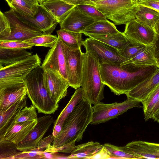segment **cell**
I'll return each mask as SVG.
<instances>
[{
    "instance_id": "cell-5",
    "label": "cell",
    "mask_w": 159,
    "mask_h": 159,
    "mask_svg": "<svg viewBox=\"0 0 159 159\" xmlns=\"http://www.w3.org/2000/svg\"><path fill=\"white\" fill-rule=\"evenodd\" d=\"M94 2L92 6L117 25L135 19L138 9V6L133 0H104Z\"/></svg>"
},
{
    "instance_id": "cell-11",
    "label": "cell",
    "mask_w": 159,
    "mask_h": 159,
    "mask_svg": "<svg viewBox=\"0 0 159 159\" xmlns=\"http://www.w3.org/2000/svg\"><path fill=\"white\" fill-rule=\"evenodd\" d=\"M4 13L10 23L11 34L9 37L3 41H25L34 37L44 34L23 21L13 9L11 8Z\"/></svg>"
},
{
    "instance_id": "cell-26",
    "label": "cell",
    "mask_w": 159,
    "mask_h": 159,
    "mask_svg": "<svg viewBox=\"0 0 159 159\" xmlns=\"http://www.w3.org/2000/svg\"><path fill=\"white\" fill-rule=\"evenodd\" d=\"M26 96L18 100L7 110L0 111V134L7 129L14 117L26 106Z\"/></svg>"
},
{
    "instance_id": "cell-25",
    "label": "cell",
    "mask_w": 159,
    "mask_h": 159,
    "mask_svg": "<svg viewBox=\"0 0 159 159\" xmlns=\"http://www.w3.org/2000/svg\"><path fill=\"white\" fill-rule=\"evenodd\" d=\"M26 49L0 48V67L10 65L32 55Z\"/></svg>"
},
{
    "instance_id": "cell-13",
    "label": "cell",
    "mask_w": 159,
    "mask_h": 159,
    "mask_svg": "<svg viewBox=\"0 0 159 159\" xmlns=\"http://www.w3.org/2000/svg\"><path fill=\"white\" fill-rule=\"evenodd\" d=\"M16 12L23 21L44 34H51L59 23L53 16L40 4L38 6L36 14L33 16L23 15Z\"/></svg>"
},
{
    "instance_id": "cell-14",
    "label": "cell",
    "mask_w": 159,
    "mask_h": 159,
    "mask_svg": "<svg viewBox=\"0 0 159 159\" xmlns=\"http://www.w3.org/2000/svg\"><path fill=\"white\" fill-rule=\"evenodd\" d=\"M66 47L68 83L69 86L76 89L81 87L83 53L81 48L73 49Z\"/></svg>"
},
{
    "instance_id": "cell-48",
    "label": "cell",
    "mask_w": 159,
    "mask_h": 159,
    "mask_svg": "<svg viewBox=\"0 0 159 159\" xmlns=\"http://www.w3.org/2000/svg\"><path fill=\"white\" fill-rule=\"evenodd\" d=\"M152 119L159 123V98L154 108Z\"/></svg>"
},
{
    "instance_id": "cell-43",
    "label": "cell",
    "mask_w": 159,
    "mask_h": 159,
    "mask_svg": "<svg viewBox=\"0 0 159 159\" xmlns=\"http://www.w3.org/2000/svg\"><path fill=\"white\" fill-rule=\"evenodd\" d=\"M137 6H143L159 12V0H133Z\"/></svg>"
},
{
    "instance_id": "cell-31",
    "label": "cell",
    "mask_w": 159,
    "mask_h": 159,
    "mask_svg": "<svg viewBox=\"0 0 159 159\" xmlns=\"http://www.w3.org/2000/svg\"><path fill=\"white\" fill-rule=\"evenodd\" d=\"M159 98V84L141 103H142L144 119L147 121L152 119L154 108Z\"/></svg>"
},
{
    "instance_id": "cell-38",
    "label": "cell",
    "mask_w": 159,
    "mask_h": 159,
    "mask_svg": "<svg viewBox=\"0 0 159 159\" xmlns=\"http://www.w3.org/2000/svg\"><path fill=\"white\" fill-rule=\"evenodd\" d=\"M11 28L9 21L5 15L0 11V41H3L10 37Z\"/></svg>"
},
{
    "instance_id": "cell-1",
    "label": "cell",
    "mask_w": 159,
    "mask_h": 159,
    "mask_svg": "<svg viewBox=\"0 0 159 159\" xmlns=\"http://www.w3.org/2000/svg\"><path fill=\"white\" fill-rule=\"evenodd\" d=\"M158 68L155 66L134 70L120 65L99 64L102 81L116 95L127 94L140 83L151 76Z\"/></svg>"
},
{
    "instance_id": "cell-39",
    "label": "cell",
    "mask_w": 159,
    "mask_h": 159,
    "mask_svg": "<svg viewBox=\"0 0 159 159\" xmlns=\"http://www.w3.org/2000/svg\"><path fill=\"white\" fill-rule=\"evenodd\" d=\"M14 159H45V157L43 152L39 151L36 148L31 150L18 152L14 157Z\"/></svg>"
},
{
    "instance_id": "cell-54",
    "label": "cell",
    "mask_w": 159,
    "mask_h": 159,
    "mask_svg": "<svg viewBox=\"0 0 159 159\" xmlns=\"http://www.w3.org/2000/svg\"><path fill=\"white\" fill-rule=\"evenodd\" d=\"M44 0H43V1H44Z\"/></svg>"
},
{
    "instance_id": "cell-51",
    "label": "cell",
    "mask_w": 159,
    "mask_h": 159,
    "mask_svg": "<svg viewBox=\"0 0 159 159\" xmlns=\"http://www.w3.org/2000/svg\"><path fill=\"white\" fill-rule=\"evenodd\" d=\"M92 2H96L98 1H102L104 0H90Z\"/></svg>"
},
{
    "instance_id": "cell-3",
    "label": "cell",
    "mask_w": 159,
    "mask_h": 159,
    "mask_svg": "<svg viewBox=\"0 0 159 159\" xmlns=\"http://www.w3.org/2000/svg\"><path fill=\"white\" fill-rule=\"evenodd\" d=\"M81 87L83 99L91 104H95L104 98L105 84L102 81L99 63L88 52L83 53Z\"/></svg>"
},
{
    "instance_id": "cell-36",
    "label": "cell",
    "mask_w": 159,
    "mask_h": 159,
    "mask_svg": "<svg viewBox=\"0 0 159 159\" xmlns=\"http://www.w3.org/2000/svg\"><path fill=\"white\" fill-rule=\"evenodd\" d=\"M13 143L5 140H0V159H14L18 152Z\"/></svg>"
},
{
    "instance_id": "cell-41",
    "label": "cell",
    "mask_w": 159,
    "mask_h": 159,
    "mask_svg": "<svg viewBox=\"0 0 159 159\" xmlns=\"http://www.w3.org/2000/svg\"><path fill=\"white\" fill-rule=\"evenodd\" d=\"M75 141L68 143L61 146L53 147L50 144L49 146L43 151L47 152H58L65 153H71L75 148Z\"/></svg>"
},
{
    "instance_id": "cell-50",
    "label": "cell",
    "mask_w": 159,
    "mask_h": 159,
    "mask_svg": "<svg viewBox=\"0 0 159 159\" xmlns=\"http://www.w3.org/2000/svg\"><path fill=\"white\" fill-rule=\"evenodd\" d=\"M154 31L157 35L159 36V20L155 24Z\"/></svg>"
},
{
    "instance_id": "cell-24",
    "label": "cell",
    "mask_w": 159,
    "mask_h": 159,
    "mask_svg": "<svg viewBox=\"0 0 159 159\" xmlns=\"http://www.w3.org/2000/svg\"><path fill=\"white\" fill-rule=\"evenodd\" d=\"M103 144L92 141L75 146V148L67 159H89L91 158L99 151Z\"/></svg>"
},
{
    "instance_id": "cell-53",
    "label": "cell",
    "mask_w": 159,
    "mask_h": 159,
    "mask_svg": "<svg viewBox=\"0 0 159 159\" xmlns=\"http://www.w3.org/2000/svg\"><path fill=\"white\" fill-rule=\"evenodd\" d=\"M39 3L40 4L41 2L43 1V0H37Z\"/></svg>"
},
{
    "instance_id": "cell-18",
    "label": "cell",
    "mask_w": 159,
    "mask_h": 159,
    "mask_svg": "<svg viewBox=\"0 0 159 159\" xmlns=\"http://www.w3.org/2000/svg\"><path fill=\"white\" fill-rule=\"evenodd\" d=\"M157 64L154 45L145 47L134 57L121 63L120 65L122 68L134 70L151 66H157Z\"/></svg>"
},
{
    "instance_id": "cell-22",
    "label": "cell",
    "mask_w": 159,
    "mask_h": 159,
    "mask_svg": "<svg viewBox=\"0 0 159 159\" xmlns=\"http://www.w3.org/2000/svg\"><path fill=\"white\" fill-rule=\"evenodd\" d=\"M40 4L51 14L59 24L76 6L62 0H44Z\"/></svg>"
},
{
    "instance_id": "cell-40",
    "label": "cell",
    "mask_w": 159,
    "mask_h": 159,
    "mask_svg": "<svg viewBox=\"0 0 159 159\" xmlns=\"http://www.w3.org/2000/svg\"><path fill=\"white\" fill-rule=\"evenodd\" d=\"M34 45L29 43L18 41H0V48L16 49H30Z\"/></svg>"
},
{
    "instance_id": "cell-16",
    "label": "cell",
    "mask_w": 159,
    "mask_h": 159,
    "mask_svg": "<svg viewBox=\"0 0 159 159\" xmlns=\"http://www.w3.org/2000/svg\"><path fill=\"white\" fill-rule=\"evenodd\" d=\"M27 95L25 82L0 85V111L7 110Z\"/></svg>"
},
{
    "instance_id": "cell-23",
    "label": "cell",
    "mask_w": 159,
    "mask_h": 159,
    "mask_svg": "<svg viewBox=\"0 0 159 159\" xmlns=\"http://www.w3.org/2000/svg\"><path fill=\"white\" fill-rule=\"evenodd\" d=\"M85 36L101 41L111 46L121 52L130 42L123 32L113 34H85Z\"/></svg>"
},
{
    "instance_id": "cell-42",
    "label": "cell",
    "mask_w": 159,
    "mask_h": 159,
    "mask_svg": "<svg viewBox=\"0 0 159 159\" xmlns=\"http://www.w3.org/2000/svg\"><path fill=\"white\" fill-rule=\"evenodd\" d=\"M145 47L143 45H134L130 43L121 53L127 61L134 57Z\"/></svg>"
},
{
    "instance_id": "cell-44",
    "label": "cell",
    "mask_w": 159,
    "mask_h": 159,
    "mask_svg": "<svg viewBox=\"0 0 159 159\" xmlns=\"http://www.w3.org/2000/svg\"><path fill=\"white\" fill-rule=\"evenodd\" d=\"M54 139V137L52 135L41 139L38 144L37 149L43 152L52 143Z\"/></svg>"
},
{
    "instance_id": "cell-21",
    "label": "cell",
    "mask_w": 159,
    "mask_h": 159,
    "mask_svg": "<svg viewBox=\"0 0 159 159\" xmlns=\"http://www.w3.org/2000/svg\"><path fill=\"white\" fill-rule=\"evenodd\" d=\"M159 84V68L151 76L140 83L125 95L127 98L136 99L141 102Z\"/></svg>"
},
{
    "instance_id": "cell-52",
    "label": "cell",
    "mask_w": 159,
    "mask_h": 159,
    "mask_svg": "<svg viewBox=\"0 0 159 159\" xmlns=\"http://www.w3.org/2000/svg\"><path fill=\"white\" fill-rule=\"evenodd\" d=\"M157 66L159 68V58L157 60Z\"/></svg>"
},
{
    "instance_id": "cell-4",
    "label": "cell",
    "mask_w": 159,
    "mask_h": 159,
    "mask_svg": "<svg viewBox=\"0 0 159 159\" xmlns=\"http://www.w3.org/2000/svg\"><path fill=\"white\" fill-rule=\"evenodd\" d=\"M43 72L41 66L36 67L26 77L25 83L28 97L38 113L50 114L58 110L59 105L51 98L45 87Z\"/></svg>"
},
{
    "instance_id": "cell-30",
    "label": "cell",
    "mask_w": 159,
    "mask_h": 159,
    "mask_svg": "<svg viewBox=\"0 0 159 159\" xmlns=\"http://www.w3.org/2000/svg\"><path fill=\"white\" fill-rule=\"evenodd\" d=\"M57 33L58 37L69 48L73 49L81 48L83 41L82 33L60 29Z\"/></svg>"
},
{
    "instance_id": "cell-8",
    "label": "cell",
    "mask_w": 159,
    "mask_h": 159,
    "mask_svg": "<svg viewBox=\"0 0 159 159\" xmlns=\"http://www.w3.org/2000/svg\"><path fill=\"white\" fill-rule=\"evenodd\" d=\"M88 52L94 57L99 64L107 63L120 65L126 59L116 48L105 43L90 38L82 42Z\"/></svg>"
},
{
    "instance_id": "cell-29",
    "label": "cell",
    "mask_w": 159,
    "mask_h": 159,
    "mask_svg": "<svg viewBox=\"0 0 159 159\" xmlns=\"http://www.w3.org/2000/svg\"><path fill=\"white\" fill-rule=\"evenodd\" d=\"M115 25L108 20L94 21L82 32L85 34H117L120 32Z\"/></svg>"
},
{
    "instance_id": "cell-46",
    "label": "cell",
    "mask_w": 159,
    "mask_h": 159,
    "mask_svg": "<svg viewBox=\"0 0 159 159\" xmlns=\"http://www.w3.org/2000/svg\"><path fill=\"white\" fill-rule=\"evenodd\" d=\"M64 122L63 121L54 122L52 133V135L54 138L58 136L61 133Z\"/></svg>"
},
{
    "instance_id": "cell-47",
    "label": "cell",
    "mask_w": 159,
    "mask_h": 159,
    "mask_svg": "<svg viewBox=\"0 0 159 159\" xmlns=\"http://www.w3.org/2000/svg\"><path fill=\"white\" fill-rule=\"evenodd\" d=\"M75 6L81 4H86L92 6L94 2L90 0H62Z\"/></svg>"
},
{
    "instance_id": "cell-28",
    "label": "cell",
    "mask_w": 159,
    "mask_h": 159,
    "mask_svg": "<svg viewBox=\"0 0 159 159\" xmlns=\"http://www.w3.org/2000/svg\"><path fill=\"white\" fill-rule=\"evenodd\" d=\"M11 8L23 15L34 16L39 4L37 0H5Z\"/></svg>"
},
{
    "instance_id": "cell-27",
    "label": "cell",
    "mask_w": 159,
    "mask_h": 159,
    "mask_svg": "<svg viewBox=\"0 0 159 159\" xmlns=\"http://www.w3.org/2000/svg\"><path fill=\"white\" fill-rule=\"evenodd\" d=\"M135 17L137 22L154 30L155 24L159 20V12L150 7L138 6Z\"/></svg>"
},
{
    "instance_id": "cell-49",
    "label": "cell",
    "mask_w": 159,
    "mask_h": 159,
    "mask_svg": "<svg viewBox=\"0 0 159 159\" xmlns=\"http://www.w3.org/2000/svg\"><path fill=\"white\" fill-rule=\"evenodd\" d=\"M154 47L155 56L157 61L159 58V36L157 35V39L154 44Z\"/></svg>"
},
{
    "instance_id": "cell-45",
    "label": "cell",
    "mask_w": 159,
    "mask_h": 159,
    "mask_svg": "<svg viewBox=\"0 0 159 159\" xmlns=\"http://www.w3.org/2000/svg\"><path fill=\"white\" fill-rule=\"evenodd\" d=\"M110 157L103 145L102 148L91 159H110Z\"/></svg>"
},
{
    "instance_id": "cell-19",
    "label": "cell",
    "mask_w": 159,
    "mask_h": 159,
    "mask_svg": "<svg viewBox=\"0 0 159 159\" xmlns=\"http://www.w3.org/2000/svg\"><path fill=\"white\" fill-rule=\"evenodd\" d=\"M37 120L13 124L0 134V140L11 142L17 145L22 141L34 128Z\"/></svg>"
},
{
    "instance_id": "cell-37",
    "label": "cell",
    "mask_w": 159,
    "mask_h": 159,
    "mask_svg": "<svg viewBox=\"0 0 159 159\" xmlns=\"http://www.w3.org/2000/svg\"><path fill=\"white\" fill-rule=\"evenodd\" d=\"M76 6L80 11L92 18L95 21L105 20L107 19L102 13L93 6L86 4Z\"/></svg>"
},
{
    "instance_id": "cell-12",
    "label": "cell",
    "mask_w": 159,
    "mask_h": 159,
    "mask_svg": "<svg viewBox=\"0 0 159 159\" xmlns=\"http://www.w3.org/2000/svg\"><path fill=\"white\" fill-rule=\"evenodd\" d=\"M53 117L45 115L38 118L34 128L22 141L16 145L20 151L29 150L37 147L38 144L53 122Z\"/></svg>"
},
{
    "instance_id": "cell-20",
    "label": "cell",
    "mask_w": 159,
    "mask_h": 159,
    "mask_svg": "<svg viewBox=\"0 0 159 159\" xmlns=\"http://www.w3.org/2000/svg\"><path fill=\"white\" fill-rule=\"evenodd\" d=\"M125 146L139 159H159V143L143 141H132Z\"/></svg>"
},
{
    "instance_id": "cell-10",
    "label": "cell",
    "mask_w": 159,
    "mask_h": 159,
    "mask_svg": "<svg viewBox=\"0 0 159 159\" xmlns=\"http://www.w3.org/2000/svg\"><path fill=\"white\" fill-rule=\"evenodd\" d=\"M125 25L123 33L131 44L144 46L155 44L157 35L154 30L139 23L135 19Z\"/></svg>"
},
{
    "instance_id": "cell-33",
    "label": "cell",
    "mask_w": 159,
    "mask_h": 159,
    "mask_svg": "<svg viewBox=\"0 0 159 159\" xmlns=\"http://www.w3.org/2000/svg\"><path fill=\"white\" fill-rule=\"evenodd\" d=\"M103 145L110 158L139 159L136 156L129 152L125 146L118 147L109 143H106Z\"/></svg>"
},
{
    "instance_id": "cell-2",
    "label": "cell",
    "mask_w": 159,
    "mask_h": 159,
    "mask_svg": "<svg viewBox=\"0 0 159 159\" xmlns=\"http://www.w3.org/2000/svg\"><path fill=\"white\" fill-rule=\"evenodd\" d=\"M92 104L83 99L75 107L64 121L62 130L52 142L53 147L72 141L80 142L92 119Z\"/></svg>"
},
{
    "instance_id": "cell-7",
    "label": "cell",
    "mask_w": 159,
    "mask_h": 159,
    "mask_svg": "<svg viewBox=\"0 0 159 159\" xmlns=\"http://www.w3.org/2000/svg\"><path fill=\"white\" fill-rule=\"evenodd\" d=\"M141 102L138 100L127 98L120 103L105 104L101 102L92 107L93 116L90 123L97 125L111 119L117 118L118 116L134 107H141Z\"/></svg>"
},
{
    "instance_id": "cell-17",
    "label": "cell",
    "mask_w": 159,
    "mask_h": 159,
    "mask_svg": "<svg viewBox=\"0 0 159 159\" xmlns=\"http://www.w3.org/2000/svg\"><path fill=\"white\" fill-rule=\"evenodd\" d=\"M94 21L93 19L80 11L76 6L59 23L60 29L82 33Z\"/></svg>"
},
{
    "instance_id": "cell-6",
    "label": "cell",
    "mask_w": 159,
    "mask_h": 159,
    "mask_svg": "<svg viewBox=\"0 0 159 159\" xmlns=\"http://www.w3.org/2000/svg\"><path fill=\"white\" fill-rule=\"evenodd\" d=\"M41 63L40 58L36 53L12 64L0 67V85L25 82L27 75Z\"/></svg>"
},
{
    "instance_id": "cell-32",
    "label": "cell",
    "mask_w": 159,
    "mask_h": 159,
    "mask_svg": "<svg viewBox=\"0 0 159 159\" xmlns=\"http://www.w3.org/2000/svg\"><path fill=\"white\" fill-rule=\"evenodd\" d=\"M83 99V91L82 88L80 87L75 89L68 104L61 111L55 122H64L67 116Z\"/></svg>"
},
{
    "instance_id": "cell-9",
    "label": "cell",
    "mask_w": 159,
    "mask_h": 159,
    "mask_svg": "<svg viewBox=\"0 0 159 159\" xmlns=\"http://www.w3.org/2000/svg\"><path fill=\"white\" fill-rule=\"evenodd\" d=\"M58 37L55 44L48 50L41 66L44 70H51L58 72L68 82L66 56V47Z\"/></svg>"
},
{
    "instance_id": "cell-35",
    "label": "cell",
    "mask_w": 159,
    "mask_h": 159,
    "mask_svg": "<svg viewBox=\"0 0 159 159\" xmlns=\"http://www.w3.org/2000/svg\"><path fill=\"white\" fill-rule=\"evenodd\" d=\"M58 36L51 34H44L32 38L25 41L34 46L49 47H53L58 39Z\"/></svg>"
},
{
    "instance_id": "cell-34",
    "label": "cell",
    "mask_w": 159,
    "mask_h": 159,
    "mask_svg": "<svg viewBox=\"0 0 159 159\" xmlns=\"http://www.w3.org/2000/svg\"><path fill=\"white\" fill-rule=\"evenodd\" d=\"M36 108L32 103L29 107H24L14 117L8 128L14 123L37 120Z\"/></svg>"
},
{
    "instance_id": "cell-15",
    "label": "cell",
    "mask_w": 159,
    "mask_h": 159,
    "mask_svg": "<svg viewBox=\"0 0 159 159\" xmlns=\"http://www.w3.org/2000/svg\"><path fill=\"white\" fill-rule=\"evenodd\" d=\"M44 83L51 98L58 104L67 95L69 85L68 82L58 72L44 70Z\"/></svg>"
}]
</instances>
